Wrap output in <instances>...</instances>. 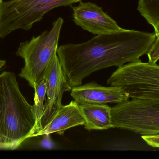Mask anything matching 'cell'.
I'll use <instances>...</instances> for the list:
<instances>
[{
  "label": "cell",
  "instance_id": "5",
  "mask_svg": "<svg viewBox=\"0 0 159 159\" xmlns=\"http://www.w3.org/2000/svg\"><path fill=\"white\" fill-rule=\"evenodd\" d=\"M107 83L132 99L159 100V65L140 59L132 62L119 67Z\"/></svg>",
  "mask_w": 159,
  "mask_h": 159
},
{
  "label": "cell",
  "instance_id": "1",
  "mask_svg": "<svg viewBox=\"0 0 159 159\" xmlns=\"http://www.w3.org/2000/svg\"><path fill=\"white\" fill-rule=\"evenodd\" d=\"M156 39L155 33L121 29L93 37L79 44L58 47V57L70 86L82 84L93 73L139 60Z\"/></svg>",
  "mask_w": 159,
  "mask_h": 159
},
{
  "label": "cell",
  "instance_id": "11",
  "mask_svg": "<svg viewBox=\"0 0 159 159\" xmlns=\"http://www.w3.org/2000/svg\"><path fill=\"white\" fill-rule=\"evenodd\" d=\"M87 130H104L113 128L111 107L107 104L79 105Z\"/></svg>",
  "mask_w": 159,
  "mask_h": 159
},
{
  "label": "cell",
  "instance_id": "3",
  "mask_svg": "<svg viewBox=\"0 0 159 159\" xmlns=\"http://www.w3.org/2000/svg\"><path fill=\"white\" fill-rule=\"evenodd\" d=\"M63 22V19L59 17L53 22L50 30L45 31L30 41L20 43L18 48L16 54L24 61L19 76L34 89L44 79L50 63L57 55Z\"/></svg>",
  "mask_w": 159,
  "mask_h": 159
},
{
  "label": "cell",
  "instance_id": "12",
  "mask_svg": "<svg viewBox=\"0 0 159 159\" xmlns=\"http://www.w3.org/2000/svg\"><path fill=\"white\" fill-rule=\"evenodd\" d=\"M137 9L157 34L159 32V0H139Z\"/></svg>",
  "mask_w": 159,
  "mask_h": 159
},
{
  "label": "cell",
  "instance_id": "6",
  "mask_svg": "<svg viewBox=\"0 0 159 159\" xmlns=\"http://www.w3.org/2000/svg\"><path fill=\"white\" fill-rule=\"evenodd\" d=\"M113 128L159 136V100L132 99L111 107Z\"/></svg>",
  "mask_w": 159,
  "mask_h": 159
},
{
  "label": "cell",
  "instance_id": "19",
  "mask_svg": "<svg viewBox=\"0 0 159 159\" xmlns=\"http://www.w3.org/2000/svg\"><path fill=\"white\" fill-rule=\"evenodd\" d=\"M0 1H1V0H0Z\"/></svg>",
  "mask_w": 159,
  "mask_h": 159
},
{
  "label": "cell",
  "instance_id": "4",
  "mask_svg": "<svg viewBox=\"0 0 159 159\" xmlns=\"http://www.w3.org/2000/svg\"><path fill=\"white\" fill-rule=\"evenodd\" d=\"M81 0L0 1V38L17 30L28 31L46 13L57 7L71 6Z\"/></svg>",
  "mask_w": 159,
  "mask_h": 159
},
{
  "label": "cell",
  "instance_id": "18",
  "mask_svg": "<svg viewBox=\"0 0 159 159\" xmlns=\"http://www.w3.org/2000/svg\"><path fill=\"white\" fill-rule=\"evenodd\" d=\"M156 38H159V32L156 35Z\"/></svg>",
  "mask_w": 159,
  "mask_h": 159
},
{
  "label": "cell",
  "instance_id": "14",
  "mask_svg": "<svg viewBox=\"0 0 159 159\" xmlns=\"http://www.w3.org/2000/svg\"><path fill=\"white\" fill-rule=\"evenodd\" d=\"M148 62L156 63L159 60V38H156L154 44L148 52Z\"/></svg>",
  "mask_w": 159,
  "mask_h": 159
},
{
  "label": "cell",
  "instance_id": "17",
  "mask_svg": "<svg viewBox=\"0 0 159 159\" xmlns=\"http://www.w3.org/2000/svg\"><path fill=\"white\" fill-rule=\"evenodd\" d=\"M6 64V61L3 60H0V70Z\"/></svg>",
  "mask_w": 159,
  "mask_h": 159
},
{
  "label": "cell",
  "instance_id": "8",
  "mask_svg": "<svg viewBox=\"0 0 159 159\" xmlns=\"http://www.w3.org/2000/svg\"><path fill=\"white\" fill-rule=\"evenodd\" d=\"M73 11L75 23L93 34L99 35L122 29L96 4L80 1L78 5L73 7Z\"/></svg>",
  "mask_w": 159,
  "mask_h": 159
},
{
  "label": "cell",
  "instance_id": "16",
  "mask_svg": "<svg viewBox=\"0 0 159 159\" xmlns=\"http://www.w3.org/2000/svg\"><path fill=\"white\" fill-rule=\"evenodd\" d=\"M0 149H11V150L15 149L14 147L10 144L7 143L1 136H0Z\"/></svg>",
  "mask_w": 159,
  "mask_h": 159
},
{
  "label": "cell",
  "instance_id": "9",
  "mask_svg": "<svg viewBox=\"0 0 159 159\" xmlns=\"http://www.w3.org/2000/svg\"><path fill=\"white\" fill-rule=\"evenodd\" d=\"M71 96L79 105L118 104L129 98L120 88L104 87L94 82L73 87Z\"/></svg>",
  "mask_w": 159,
  "mask_h": 159
},
{
  "label": "cell",
  "instance_id": "13",
  "mask_svg": "<svg viewBox=\"0 0 159 159\" xmlns=\"http://www.w3.org/2000/svg\"><path fill=\"white\" fill-rule=\"evenodd\" d=\"M34 90L35 93L33 108L36 121V133H37L43 129L42 119L44 111V102L46 95V85L44 79L37 85Z\"/></svg>",
  "mask_w": 159,
  "mask_h": 159
},
{
  "label": "cell",
  "instance_id": "7",
  "mask_svg": "<svg viewBox=\"0 0 159 159\" xmlns=\"http://www.w3.org/2000/svg\"><path fill=\"white\" fill-rule=\"evenodd\" d=\"M46 85L47 100L42 119L43 128L53 118L57 111L63 105V93L71 90L60 62L57 54L50 63L44 78Z\"/></svg>",
  "mask_w": 159,
  "mask_h": 159
},
{
  "label": "cell",
  "instance_id": "10",
  "mask_svg": "<svg viewBox=\"0 0 159 159\" xmlns=\"http://www.w3.org/2000/svg\"><path fill=\"white\" fill-rule=\"evenodd\" d=\"M85 124V119L80 110L79 104L75 101H72L69 104L62 105L51 121L32 137L53 133L63 135L67 130L73 127L84 126Z\"/></svg>",
  "mask_w": 159,
  "mask_h": 159
},
{
  "label": "cell",
  "instance_id": "15",
  "mask_svg": "<svg viewBox=\"0 0 159 159\" xmlns=\"http://www.w3.org/2000/svg\"><path fill=\"white\" fill-rule=\"evenodd\" d=\"M142 137L148 145L159 148V136H142Z\"/></svg>",
  "mask_w": 159,
  "mask_h": 159
},
{
  "label": "cell",
  "instance_id": "2",
  "mask_svg": "<svg viewBox=\"0 0 159 159\" xmlns=\"http://www.w3.org/2000/svg\"><path fill=\"white\" fill-rule=\"evenodd\" d=\"M36 133L33 105L20 91L15 74L2 72L0 74V136L15 149Z\"/></svg>",
  "mask_w": 159,
  "mask_h": 159
}]
</instances>
